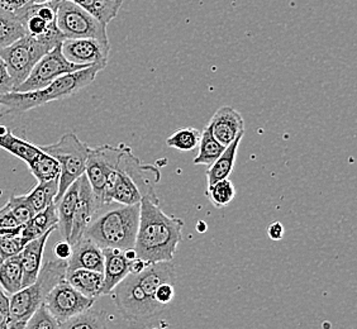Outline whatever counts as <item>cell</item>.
Wrapping results in <instances>:
<instances>
[{
	"instance_id": "27",
	"label": "cell",
	"mask_w": 357,
	"mask_h": 329,
	"mask_svg": "<svg viewBox=\"0 0 357 329\" xmlns=\"http://www.w3.org/2000/svg\"><path fill=\"white\" fill-rule=\"evenodd\" d=\"M59 180H51L46 183H38L31 192L26 194V198L35 213H40L48 206L55 204Z\"/></svg>"
},
{
	"instance_id": "38",
	"label": "cell",
	"mask_w": 357,
	"mask_h": 329,
	"mask_svg": "<svg viewBox=\"0 0 357 329\" xmlns=\"http://www.w3.org/2000/svg\"><path fill=\"white\" fill-rule=\"evenodd\" d=\"M14 90V82L8 72L7 66L0 57V95L12 93Z\"/></svg>"
},
{
	"instance_id": "49",
	"label": "cell",
	"mask_w": 357,
	"mask_h": 329,
	"mask_svg": "<svg viewBox=\"0 0 357 329\" xmlns=\"http://www.w3.org/2000/svg\"><path fill=\"white\" fill-rule=\"evenodd\" d=\"M118 1H123V0H118Z\"/></svg>"
},
{
	"instance_id": "24",
	"label": "cell",
	"mask_w": 357,
	"mask_h": 329,
	"mask_svg": "<svg viewBox=\"0 0 357 329\" xmlns=\"http://www.w3.org/2000/svg\"><path fill=\"white\" fill-rule=\"evenodd\" d=\"M76 6L83 8L85 12L91 14L98 21L108 26L118 15L123 1L118 0H69Z\"/></svg>"
},
{
	"instance_id": "39",
	"label": "cell",
	"mask_w": 357,
	"mask_h": 329,
	"mask_svg": "<svg viewBox=\"0 0 357 329\" xmlns=\"http://www.w3.org/2000/svg\"><path fill=\"white\" fill-rule=\"evenodd\" d=\"M32 3L33 0H0V8L10 13L20 14Z\"/></svg>"
},
{
	"instance_id": "35",
	"label": "cell",
	"mask_w": 357,
	"mask_h": 329,
	"mask_svg": "<svg viewBox=\"0 0 357 329\" xmlns=\"http://www.w3.org/2000/svg\"><path fill=\"white\" fill-rule=\"evenodd\" d=\"M24 329H60V322L42 304L26 323Z\"/></svg>"
},
{
	"instance_id": "9",
	"label": "cell",
	"mask_w": 357,
	"mask_h": 329,
	"mask_svg": "<svg viewBox=\"0 0 357 329\" xmlns=\"http://www.w3.org/2000/svg\"><path fill=\"white\" fill-rule=\"evenodd\" d=\"M48 51L51 49L46 45L27 35L10 46L0 49V57L3 59L8 72L13 80L14 89L27 79L36 63Z\"/></svg>"
},
{
	"instance_id": "42",
	"label": "cell",
	"mask_w": 357,
	"mask_h": 329,
	"mask_svg": "<svg viewBox=\"0 0 357 329\" xmlns=\"http://www.w3.org/2000/svg\"><path fill=\"white\" fill-rule=\"evenodd\" d=\"M149 265H151V263H147V262L142 260V259L136 257L135 260H132L131 262H130V266H128L130 274H139V273H142L144 268H147Z\"/></svg>"
},
{
	"instance_id": "46",
	"label": "cell",
	"mask_w": 357,
	"mask_h": 329,
	"mask_svg": "<svg viewBox=\"0 0 357 329\" xmlns=\"http://www.w3.org/2000/svg\"><path fill=\"white\" fill-rule=\"evenodd\" d=\"M51 1H55V0H33L32 4H45V3H51Z\"/></svg>"
},
{
	"instance_id": "18",
	"label": "cell",
	"mask_w": 357,
	"mask_h": 329,
	"mask_svg": "<svg viewBox=\"0 0 357 329\" xmlns=\"http://www.w3.org/2000/svg\"><path fill=\"white\" fill-rule=\"evenodd\" d=\"M104 286L102 295H109L110 291L130 274V261L126 259L123 251L114 248H103Z\"/></svg>"
},
{
	"instance_id": "32",
	"label": "cell",
	"mask_w": 357,
	"mask_h": 329,
	"mask_svg": "<svg viewBox=\"0 0 357 329\" xmlns=\"http://www.w3.org/2000/svg\"><path fill=\"white\" fill-rule=\"evenodd\" d=\"M206 195L215 208H226L236 198V188L229 178L220 180L212 185H206Z\"/></svg>"
},
{
	"instance_id": "15",
	"label": "cell",
	"mask_w": 357,
	"mask_h": 329,
	"mask_svg": "<svg viewBox=\"0 0 357 329\" xmlns=\"http://www.w3.org/2000/svg\"><path fill=\"white\" fill-rule=\"evenodd\" d=\"M206 128L222 146L227 147L240 136H245V119L232 107H222L214 113Z\"/></svg>"
},
{
	"instance_id": "5",
	"label": "cell",
	"mask_w": 357,
	"mask_h": 329,
	"mask_svg": "<svg viewBox=\"0 0 357 329\" xmlns=\"http://www.w3.org/2000/svg\"><path fill=\"white\" fill-rule=\"evenodd\" d=\"M139 222V204L119 206L98 214L86 228L84 237L100 248L126 251L135 247Z\"/></svg>"
},
{
	"instance_id": "26",
	"label": "cell",
	"mask_w": 357,
	"mask_h": 329,
	"mask_svg": "<svg viewBox=\"0 0 357 329\" xmlns=\"http://www.w3.org/2000/svg\"><path fill=\"white\" fill-rule=\"evenodd\" d=\"M0 286L9 296L23 288V271L20 254L3 261L0 266Z\"/></svg>"
},
{
	"instance_id": "17",
	"label": "cell",
	"mask_w": 357,
	"mask_h": 329,
	"mask_svg": "<svg viewBox=\"0 0 357 329\" xmlns=\"http://www.w3.org/2000/svg\"><path fill=\"white\" fill-rule=\"evenodd\" d=\"M54 231L42 234L41 237L29 240L20 254L22 271H23V288L32 285L37 280L41 271L45 247L50 236Z\"/></svg>"
},
{
	"instance_id": "48",
	"label": "cell",
	"mask_w": 357,
	"mask_h": 329,
	"mask_svg": "<svg viewBox=\"0 0 357 329\" xmlns=\"http://www.w3.org/2000/svg\"><path fill=\"white\" fill-rule=\"evenodd\" d=\"M0 114H1V105H0Z\"/></svg>"
},
{
	"instance_id": "6",
	"label": "cell",
	"mask_w": 357,
	"mask_h": 329,
	"mask_svg": "<svg viewBox=\"0 0 357 329\" xmlns=\"http://www.w3.org/2000/svg\"><path fill=\"white\" fill-rule=\"evenodd\" d=\"M66 271L68 261L50 260L41 268L32 285L24 286L9 296V329H24L28 319L41 307L51 289L65 280Z\"/></svg>"
},
{
	"instance_id": "37",
	"label": "cell",
	"mask_w": 357,
	"mask_h": 329,
	"mask_svg": "<svg viewBox=\"0 0 357 329\" xmlns=\"http://www.w3.org/2000/svg\"><path fill=\"white\" fill-rule=\"evenodd\" d=\"M175 296V284L174 282H162L161 285H158V288L155 291V300L166 308L167 304L172 302Z\"/></svg>"
},
{
	"instance_id": "31",
	"label": "cell",
	"mask_w": 357,
	"mask_h": 329,
	"mask_svg": "<svg viewBox=\"0 0 357 329\" xmlns=\"http://www.w3.org/2000/svg\"><path fill=\"white\" fill-rule=\"evenodd\" d=\"M200 133L199 130L192 127H184L174 130L172 136H169L166 139V146L175 148L178 151L189 152L195 150L199 144Z\"/></svg>"
},
{
	"instance_id": "23",
	"label": "cell",
	"mask_w": 357,
	"mask_h": 329,
	"mask_svg": "<svg viewBox=\"0 0 357 329\" xmlns=\"http://www.w3.org/2000/svg\"><path fill=\"white\" fill-rule=\"evenodd\" d=\"M0 148L12 153L15 158H20L23 162L31 164L36 158L42 153L40 147L36 144L28 142L26 139L14 136L10 130H8L7 133L0 136Z\"/></svg>"
},
{
	"instance_id": "28",
	"label": "cell",
	"mask_w": 357,
	"mask_h": 329,
	"mask_svg": "<svg viewBox=\"0 0 357 329\" xmlns=\"http://www.w3.org/2000/svg\"><path fill=\"white\" fill-rule=\"evenodd\" d=\"M60 329H108L104 312L90 308L77 316L60 323Z\"/></svg>"
},
{
	"instance_id": "41",
	"label": "cell",
	"mask_w": 357,
	"mask_h": 329,
	"mask_svg": "<svg viewBox=\"0 0 357 329\" xmlns=\"http://www.w3.org/2000/svg\"><path fill=\"white\" fill-rule=\"evenodd\" d=\"M268 237L273 240H280L284 237V227L280 222H273L268 228Z\"/></svg>"
},
{
	"instance_id": "7",
	"label": "cell",
	"mask_w": 357,
	"mask_h": 329,
	"mask_svg": "<svg viewBox=\"0 0 357 329\" xmlns=\"http://www.w3.org/2000/svg\"><path fill=\"white\" fill-rule=\"evenodd\" d=\"M41 150L51 155L60 164L59 192L55 201L60 199L73 183L83 176L89 156L90 147L80 141L75 133L63 135L56 144L42 146Z\"/></svg>"
},
{
	"instance_id": "10",
	"label": "cell",
	"mask_w": 357,
	"mask_h": 329,
	"mask_svg": "<svg viewBox=\"0 0 357 329\" xmlns=\"http://www.w3.org/2000/svg\"><path fill=\"white\" fill-rule=\"evenodd\" d=\"M126 147V144H121L116 147L103 144L96 148H90L84 174L93 189L99 211L103 208V195L109 176L117 169L118 161Z\"/></svg>"
},
{
	"instance_id": "34",
	"label": "cell",
	"mask_w": 357,
	"mask_h": 329,
	"mask_svg": "<svg viewBox=\"0 0 357 329\" xmlns=\"http://www.w3.org/2000/svg\"><path fill=\"white\" fill-rule=\"evenodd\" d=\"M29 240H26L21 234H4L0 236V254L6 260L21 254L22 250Z\"/></svg>"
},
{
	"instance_id": "30",
	"label": "cell",
	"mask_w": 357,
	"mask_h": 329,
	"mask_svg": "<svg viewBox=\"0 0 357 329\" xmlns=\"http://www.w3.org/2000/svg\"><path fill=\"white\" fill-rule=\"evenodd\" d=\"M199 153L194 158V164H202V166H211L215 162V160L220 158L222 152L225 151V146L212 136L208 128H204L199 141Z\"/></svg>"
},
{
	"instance_id": "20",
	"label": "cell",
	"mask_w": 357,
	"mask_h": 329,
	"mask_svg": "<svg viewBox=\"0 0 357 329\" xmlns=\"http://www.w3.org/2000/svg\"><path fill=\"white\" fill-rule=\"evenodd\" d=\"M79 198V178L66 189L61 198L55 201L56 212L59 217V229L62 238L69 240L75 214L76 203Z\"/></svg>"
},
{
	"instance_id": "47",
	"label": "cell",
	"mask_w": 357,
	"mask_h": 329,
	"mask_svg": "<svg viewBox=\"0 0 357 329\" xmlns=\"http://www.w3.org/2000/svg\"><path fill=\"white\" fill-rule=\"evenodd\" d=\"M3 261H4V259L1 257V254H0V266H1V263H3Z\"/></svg>"
},
{
	"instance_id": "36",
	"label": "cell",
	"mask_w": 357,
	"mask_h": 329,
	"mask_svg": "<svg viewBox=\"0 0 357 329\" xmlns=\"http://www.w3.org/2000/svg\"><path fill=\"white\" fill-rule=\"evenodd\" d=\"M22 227L18 220L14 218L8 204L0 208V236L21 234Z\"/></svg>"
},
{
	"instance_id": "14",
	"label": "cell",
	"mask_w": 357,
	"mask_h": 329,
	"mask_svg": "<svg viewBox=\"0 0 357 329\" xmlns=\"http://www.w3.org/2000/svg\"><path fill=\"white\" fill-rule=\"evenodd\" d=\"M98 212H99V206L96 204L94 192H93L88 178L84 174L83 176H80L79 178V198L76 203L71 234L68 240L71 246H74L75 243L83 238L86 228L89 227L91 220H94Z\"/></svg>"
},
{
	"instance_id": "8",
	"label": "cell",
	"mask_w": 357,
	"mask_h": 329,
	"mask_svg": "<svg viewBox=\"0 0 357 329\" xmlns=\"http://www.w3.org/2000/svg\"><path fill=\"white\" fill-rule=\"evenodd\" d=\"M56 24L65 40L96 38L109 42L107 26L69 0H59Z\"/></svg>"
},
{
	"instance_id": "4",
	"label": "cell",
	"mask_w": 357,
	"mask_h": 329,
	"mask_svg": "<svg viewBox=\"0 0 357 329\" xmlns=\"http://www.w3.org/2000/svg\"><path fill=\"white\" fill-rule=\"evenodd\" d=\"M107 65H94L85 69L77 70L66 75L57 77L47 86L27 93H8L0 95V105L4 108V114H23L36 109L45 104L62 100L75 95L80 90L89 86L96 79L98 74L105 69Z\"/></svg>"
},
{
	"instance_id": "22",
	"label": "cell",
	"mask_w": 357,
	"mask_h": 329,
	"mask_svg": "<svg viewBox=\"0 0 357 329\" xmlns=\"http://www.w3.org/2000/svg\"><path fill=\"white\" fill-rule=\"evenodd\" d=\"M59 228V217L56 212V206H48L45 211L36 213L32 220L22 227L21 234L28 240H35L41 237L42 234L50 231H56Z\"/></svg>"
},
{
	"instance_id": "25",
	"label": "cell",
	"mask_w": 357,
	"mask_h": 329,
	"mask_svg": "<svg viewBox=\"0 0 357 329\" xmlns=\"http://www.w3.org/2000/svg\"><path fill=\"white\" fill-rule=\"evenodd\" d=\"M26 36L21 14L10 13L0 8V49L10 46Z\"/></svg>"
},
{
	"instance_id": "45",
	"label": "cell",
	"mask_w": 357,
	"mask_h": 329,
	"mask_svg": "<svg viewBox=\"0 0 357 329\" xmlns=\"http://www.w3.org/2000/svg\"><path fill=\"white\" fill-rule=\"evenodd\" d=\"M197 229L199 231L200 234H203L204 231H206V224L204 222H202L200 220L199 223H198V226H197Z\"/></svg>"
},
{
	"instance_id": "40",
	"label": "cell",
	"mask_w": 357,
	"mask_h": 329,
	"mask_svg": "<svg viewBox=\"0 0 357 329\" xmlns=\"http://www.w3.org/2000/svg\"><path fill=\"white\" fill-rule=\"evenodd\" d=\"M54 252H55L57 260L68 261L71 254H73V246L70 245L68 240H60V242L56 243Z\"/></svg>"
},
{
	"instance_id": "19",
	"label": "cell",
	"mask_w": 357,
	"mask_h": 329,
	"mask_svg": "<svg viewBox=\"0 0 357 329\" xmlns=\"http://www.w3.org/2000/svg\"><path fill=\"white\" fill-rule=\"evenodd\" d=\"M65 280L69 282L73 288L76 289L80 294L94 300H96L99 296H102L103 293V273L77 268L74 271L66 273Z\"/></svg>"
},
{
	"instance_id": "43",
	"label": "cell",
	"mask_w": 357,
	"mask_h": 329,
	"mask_svg": "<svg viewBox=\"0 0 357 329\" xmlns=\"http://www.w3.org/2000/svg\"><path fill=\"white\" fill-rule=\"evenodd\" d=\"M8 310H9V295L0 288V312L8 314Z\"/></svg>"
},
{
	"instance_id": "21",
	"label": "cell",
	"mask_w": 357,
	"mask_h": 329,
	"mask_svg": "<svg viewBox=\"0 0 357 329\" xmlns=\"http://www.w3.org/2000/svg\"><path fill=\"white\" fill-rule=\"evenodd\" d=\"M242 138L243 136H240V137L236 138L232 144H228L220 158L215 160V162L209 166V169L206 171V184L208 185H212L220 180L229 178V175L234 171L237 151H238Z\"/></svg>"
},
{
	"instance_id": "16",
	"label": "cell",
	"mask_w": 357,
	"mask_h": 329,
	"mask_svg": "<svg viewBox=\"0 0 357 329\" xmlns=\"http://www.w3.org/2000/svg\"><path fill=\"white\" fill-rule=\"evenodd\" d=\"M103 248L98 246L93 240L83 237L73 246V254L68 260V271H74L77 268H85L91 271L103 273L104 271Z\"/></svg>"
},
{
	"instance_id": "3",
	"label": "cell",
	"mask_w": 357,
	"mask_h": 329,
	"mask_svg": "<svg viewBox=\"0 0 357 329\" xmlns=\"http://www.w3.org/2000/svg\"><path fill=\"white\" fill-rule=\"evenodd\" d=\"M160 181V171L152 164H142L127 146L112 172L103 195V208L110 204L135 206L144 198L158 200L155 185Z\"/></svg>"
},
{
	"instance_id": "29",
	"label": "cell",
	"mask_w": 357,
	"mask_h": 329,
	"mask_svg": "<svg viewBox=\"0 0 357 329\" xmlns=\"http://www.w3.org/2000/svg\"><path fill=\"white\" fill-rule=\"evenodd\" d=\"M28 169L31 174L37 178L38 183L59 180L60 172H61L60 164L57 162V160L43 151L32 164H28Z\"/></svg>"
},
{
	"instance_id": "44",
	"label": "cell",
	"mask_w": 357,
	"mask_h": 329,
	"mask_svg": "<svg viewBox=\"0 0 357 329\" xmlns=\"http://www.w3.org/2000/svg\"><path fill=\"white\" fill-rule=\"evenodd\" d=\"M0 329H9V319L8 314H4L0 312Z\"/></svg>"
},
{
	"instance_id": "11",
	"label": "cell",
	"mask_w": 357,
	"mask_h": 329,
	"mask_svg": "<svg viewBox=\"0 0 357 329\" xmlns=\"http://www.w3.org/2000/svg\"><path fill=\"white\" fill-rule=\"evenodd\" d=\"M82 69L85 68L74 65L65 59V56L62 55L61 45H59L42 56L41 60L36 63L27 79L21 85H18L14 91L27 93L42 89L47 86L48 84L55 82L57 77Z\"/></svg>"
},
{
	"instance_id": "13",
	"label": "cell",
	"mask_w": 357,
	"mask_h": 329,
	"mask_svg": "<svg viewBox=\"0 0 357 329\" xmlns=\"http://www.w3.org/2000/svg\"><path fill=\"white\" fill-rule=\"evenodd\" d=\"M61 52L68 61L84 68L107 65L109 59L110 43L96 38L63 40Z\"/></svg>"
},
{
	"instance_id": "33",
	"label": "cell",
	"mask_w": 357,
	"mask_h": 329,
	"mask_svg": "<svg viewBox=\"0 0 357 329\" xmlns=\"http://www.w3.org/2000/svg\"><path fill=\"white\" fill-rule=\"evenodd\" d=\"M7 204L10 208V212L13 214L14 218L18 220V223L21 226H24L26 223H28L36 214L31 204L28 203L26 194L24 195H13L10 199L8 200Z\"/></svg>"
},
{
	"instance_id": "2",
	"label": "cell",
	"mask_w": 357,
	"mask_h": 329,
	"mask_svg": "<svg viewBox=\"0 0 357 329\" xmlns=\"http://www.w3.org/2000/svg\"><path fill=\"white\" fill-rule=\"evenodd\" d=\"M184 222L161 211L158 200L144 198L139 203V222L135 251L147 263L174 260L183 240Z\"/></svg>"
},
{
	"instance_id": "1",
	"label": "cell",
	"mask_w": 357,
	"mask_h": 329,
	"mask_svg": "<svg viewBox=\"0 0 357 329\" xmlns=\"http://www.w3.org/2000/svg\"><path fill=\"white\" fill-rule=\"evenodd\" d=\"M176 282L172 261L151 263L139 274H128L110 291L119 313L128 322L149 321L164 310L155 300L162 282Z\"/></svg>"
},
{
	"instance_id": "12",
	"label": "cell",
	"mask_w": 357,
	"mask_h": 329,
	"mask_svg": "<svg viewBox=\"0 0 357 329\" xmlns=\"http://www.w3.org/2000/svg\"><path fill=\"white\" fill-rule=\"evenodd\" d=\"M94 299H90L80 294L66 280L59 282L45 298V307L55 316L59 322L68 321L73 316L93 308Z\"/></svg>"
}]
</instances>
